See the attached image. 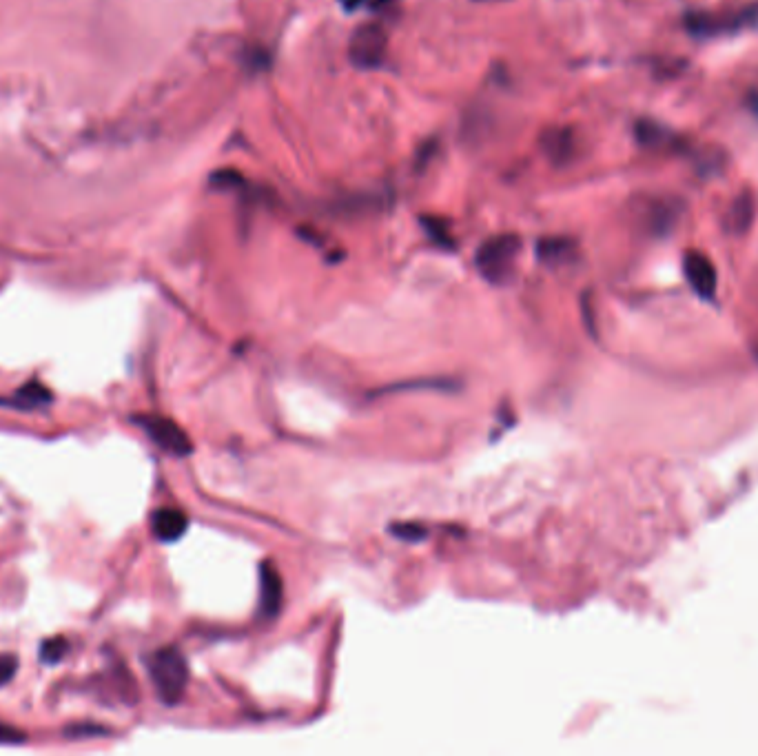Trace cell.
<instances>
[{"label":"cell","instance_id":"1","mask_svg":"<svg viewBox=\"0 0 758 756\" xmlns=\"http://www.w3.org/2000/svg\"><path fill=\"white\" fill-rule=\"evenodd\" d=\"M147 666L160 701L165 706H176L189 683V666L182 652L178 648H160L149 657Z\"/></svg>","mask_w":758,"mask_h":756},{"label":"cell","instance_id":"2","mask_svg":"<svg viewBox=\"0 0 758 756\" xmlns=\"http://www.w3.org/2000/svg\"><path fill=\"white\" fill-rule=\"evenodd\" d=\"M521 249V240L515 233H499V236L488 238L477 249L475 264L479 273L484 275L488 282L504 284L510 280V275L515 273L517 255Z\"/></svg>","mask_w":758,"mask_h":756},{"label":"cell","instance_id":"3","mask_svg":"<svg viewBox=\"0 0 758 756\" xmlns=\"http://www.w3.org/2000/svg\"><path fill=\"white\" fill-rule=\"evenodd\" d=\"M758 25V5L743 7L732 14L696 12L685 16V27L696 38H714L723 34H736L745 27Z\"/></svg>","mask_w":758,"mask_h":756},{"label":"cell","instance_id":"4","mask_svg":"<svg viewBox=\"0 0 758 756\" xmlns=\"http://www.w3.org/2000/svg\"><path fill=\"white\" fill-rule=\"evenodd\" d=\"M388 47L386 29L377 23L360 25L348 40V58L360 69H373L382 65Z\"/></svg>","mask_w":758,"mask_h":756},{"label":"cell","instance_id":"5","mask_svg":"<svg viewBox=\"0 0 758 756\" xmlns=\"http://www.w3.org/2000/svg\"><path fill=\"white\" fill-rule=\"evenodd\" d=\"M133 422H136L142 431L149 435L151 442L158 444L162 451H167L171 455H178V457H187L193 451V444H191L189 435L184 433L176 422L169 420V417L136 415L133 417Z\"/></svg>","mask_w":758,"mask_h":756},{"label":"cell","instance_id":"6","mask_svg":"<svg viewBox=\"0 0 758 756\" xmlns=\"http://www.w3.org/2000/svg\"><path fill=\"white\" fill-rule=\"evenodd\" d=\"M683 271L685 278H688L692 289L701 295L705 300H712L716 293V269L710 258H705L699 251H690L685 253L683 258Z\"/></svg>","mask_w":758,"mask_h":756},{"label":"cell","instance_id":"7","mask_svg":"<svg viewBox=\"0 0 758 756\" xmlns=\"http://www.w3.org/2000/svg\"><path fill=\"white\" fill-rule=\"evenodd\" d=\"M284 586L278 568L273 564H262L260 568V612L262 617L273 619L282 608Z\"/></svg>","mask_w":758,"mask_h":756},{"label":"cell","instance_id":"8","mask_svg":"<svg viewBox=\"0 0 758 756\" xmlns=\"http://www.w3.org/2000/svg\"><path fill=\"white\" fill-rule=\"evenodd\" d=\"M189 528V517L178 508H160L151 517L153 537L160 539L162 544H173L178 541Z\"/></svg>","mask_w":758,"mask_h":756},{"label":"cell","instance_id":"9","mask_svg":"<svg viewBox=\"0 0 758 756\" xmlns=\"http://www.w3.org/2000/svg\"><path fill=\"white\" fill-rule=\"evenodd\" d=\"M541 147H544L546 156L552 162H566L570 160L572 151H575V138H572L570 129H550L541 138Z\"/></svg>","mask_w":758,"mask_h":756},{"label":"cell","instance_id":"10","mask_svg":"<svg viewBox=\"0 0 758 756\" xmlns=\"http://www.w3.org/2000/svg\"><path fill=\"white\" fill-rule=\"evenodd\" d=\"M537 253L546 264H563L575 255V244L568 238H546L539 242Z\"/></svg>","mask_w":758,"mask_h":756},{"label":"cell","instance_id":"11","mask_svg":"<svg viewBox=\"0 0 758 756\" xmlns=\"http://www.w3.org/2000/svg\"><path fill=\"white\" fill-rule=\"evenodd\" d=\"M754 220V200L752 196H739L734 200L730 213H727V227L734 233H743L747 231Z\"/></svg>","mask_w":758,"mask_h":756},{"label":"cell","instance_id":"12","mask_svg":"<svg viewBox=\"0 0 758 756\" xmlns=\"http://www.w3.org/2000/svg\"><path fill=\"white\" fill-rule=\"evenodd\" d=\"M14 400L18 402V408H38V406H47L51 404V400H54V395H51V391H47V388L36 382V380H29L27 384H23L18 388V393L14 395Z\"/></svg>","mask_w":758,"mask_h":756},{"label":"cell","instance_id":"13","mask_svg":"<svg viewBox=\"0 0 758 756\" xmlns=\"http://www.w3.org/2000/svg\"><path fill=\"white\" fill-rule=\"evenodd\" d=\"M634 134H637V140L641 142L643 147H661L663 142L672 140L670 131L654 120L637 122V129H634Z\"/></svg>","mask_w":758,"mask_h":756},{"label":"cell","instance_id":"14","mask_svg":"<svg viewBox=\"0 0 758 756\" xmlns=\"http://www.w3.org/2000/svg\"><path fill=\"white\" fill-rule=\"evenodd\" d=\"M676 207H679V204H676L674 200L668 202V204H663V202L652 204L650 222H652L654 231H665V229H670L672 224H674L676 220H679V213H681V211H676Z\"/></svg>","mask_w":758,"mask_h":756},{"label":"cell","instance_id":"15","mask_svg":"<svg viewBox=\"0 0 758 756\" xmlns=\"http://www.w3.org/2000/svg\"><path fill=\"white\" fill-rule=\"evenodd\" d=\"M67 652H69V646L65 637L47 639L43 646H40V661L47 663V666H54V663L65 659Z\"/></svg>","mask_w":758,"mask_h":756},{"label":"cell","instance_id":"16","mask_svg":"<svg viewBox=\"0 0 758 756\" xmlns=\"http://www.w3.org/2000/svg\"><path fill=\"white\" fill-rule=\"evenodd\" d=\"M393 533L397 537H402L404 541H419L426 537V528H422L419 524H395Z\"/></svg>","mask_w":758,"mask_h":756},{"label":"cell","instance_id":"17","mask_svg":"<svg viewBox=\"0 0 758 756\" xmlns=\"http://www.w3.org/2000/svg\"><path fill=\"white\" fill-rule=\"evenodd\" d=\"M27 734L20 732L14 725H7L0 721V745H16V743H25Z\"/></svg>","mask_w":758,"mask_h":756},{"label":"cell","instance_id":"18","mask_svg":"<svg viewBox=\"0 0 758 756\" xmlns=\"http://www.w3.org/2000/svg\"><path fill=\"white\" fill-rule=\"evenodd\" d=\"M424 227H426V231H428V236L430 238H433L435 242H439V244H444V247H448V244H453V242H450V236H448V231H446V227H444V224L442 222H439V220H424Z\"/></svg>","mask_w":758,"mask_h":756},{"label":"cell","instance_id":"19","mask_svg":"<svg viewBox=\"0 0 758 756\" xmlns=\"http://www.w3.org/2000/svg\"><path fill=\"white\" fill-rule=\"evenodd\" d=\"M18 659L14 655H0V686H7L14 679Z\"/></svg>","mask_w":758,"mask_h":756},{"label":"cell","instance_id":"20","mask_svg":"<svg viewBox=\"0 0 758 756\" xmlns=\"http://www.w3.org/2000/svg\"><path fill=\"white\" fill-rule=\"evenodd\" d=\"M107 730L98 728V725H74V728H67L65 734L67 737H91V734H105Z\"/></svg>","mask_w":758,"mask_h":756},{"label":"cell","instance_id":"21","mask_svg":"<svg viewBox=\"0 0 758 756\" xmlns=\"http://www.w3.org/2000/svg\"><path fill=\"white\" fill-rule=\"evenodd\" d=\"M340 3H342L344 9H348V12H353V9L360 7L364 3V0H340Z\"/></svg>","mask_w":758,"mask_h":756},{"label":"cell","instance_id":"22","mask_svg":"<svg viewBox=\"0 0 758 756\" xmlns=\"http://www.w3.org/2000/svg\"><path fill=\"white\" fill-rule=\"evenodd\" d=\"M0 406H9V408H18V402H16V400H3V397H0Z\"/></svg>","mask_w":758,"mask_h":756}]
</instances>
